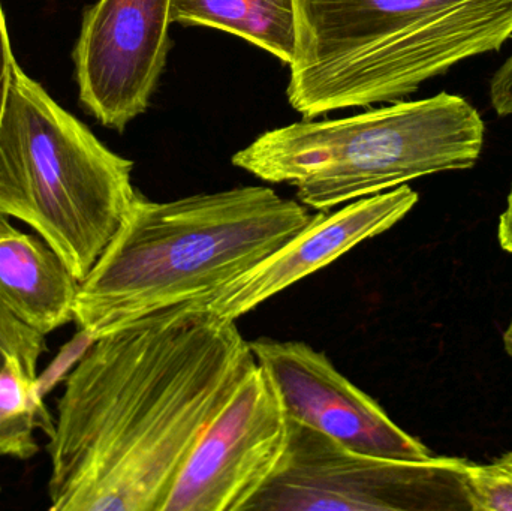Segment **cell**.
I'll use <instances>...</instances> for the list:
<instances>
[{
	"label": "cell",
	"instance_id": "8",
	"mask_svg": "<svg viewBox=\"0 0 512 511\" xmlns=\"http://www.w3.org/2000/svg\"><path fill=\"white\" fill-rule=\"evenodd\" d=\"M173 0H98L84 11L75 44L80 102L123 132L146 113L167 65Z\"/></svg>",
	"mask_w": 512,
	"mask_h": 511
},
{
	"label": "cell",
	"instance_id": "16",
	"mask_svg": "<svg viewBox=\"0 0 512 511\" xmlns=\"http://www.w3.org/2000/svg\"><path fill=\"white\" fill-rule=\"evenodd\" d=\"M17 65L14 53H12L5 12H3L2 3H0V122H2L9 89H11L12 74H14Z\"/></svg>",
	"mask_w": 512,
	"mask_h": 511
},
{
	"label": "cell",
	"instance_id": "1",
	"mask_svg": "<svg viewBox=\"0 0 512 511\" xmlns=\"http://www.w3.org/2000/svg\"><path fill=\"white\" fill-rule=\"evenodd\" d=\"M236 321L185 303L93 341L47 446L53 511H164L194 447L254 368Z\"/></svg>",
	"mask_w": 512,
	"mask_h": 511
},
{
	"label": "cell",
	"instance_id": "19",
	"mask_svg": "<svg viewBox=\"0 0 512 511\" xmlns=\"http://www.w3.org/2000/svg\"><path fill=\"white\" fill-rule=\"evenodd\" d=\"M505 350H507L508 356L512 359V317L510 326H508L507 332L504 335Z\"/></svg>",
	"mask_w": 512,
	"mask_h": 511
},
{
	"label": "cell",
	"instance_id": "6",
	"mask_svg": "<svg viewBox=\"0 0 512 511\" xmlns=\"http://www.w3.org/2000/svg\"><path fill=\"white\" fill-rule=\"evenodd\" d=\"M466 467L363 455L289 419L282 462L245 511H472Z\"/></svg>",
	"mask_w": 512,
	"mask_h": 511
},
{
	"label": "cell",
	"instance_id": "7",
	"mask_svg": "<svg viewBox=\"0 0 512 511\" xmlns=\"http://www.w3.org/2000/svg\"><path fill=\"white\" fill-rule=\"evenodd\" d=\"M288 443V413L256 362L192 450L164 511H245L276 473Z\"/></svg>",
	"mask_w": 512,
	"mask_h": 511
},
{
	"label": "cell",
	"instance_id": "13",
	"mask_svg": "<svg viewBox=\"0 0 512 511\" xmlns=\"http://www.w3.org/2000/svg\"><path fill=\"white\" fill-rule=\"evenodd\" d=\"M53 417L48 413L38 377L27 371L18 357L6 359L0 369V456L27 461L39 452L35 431L53 437Z\"/></svg>",
	"mask_w": 512,
	"mask_h": 511
},
{
	"label": "cell",
	"instance_id": "17",
	"mask_svg": "<svg viewBox=\"0 0 512 511\" xmlns=\"http://www.w3.org/2000/svg\"><path fill=\"white\" fill-rule=\"evenodd\" d=\"M490 102L501 117L512 114V53L490 81Z\"/></svg>",
	"mask_w": 512,
	"mask_h": 511
},
{
	"label": "cell",
	"instance_id": "9",
	"mask_svg": "<svg viewBox=\"0 0 512 511\" xmlns=\"http://www.w3.org/2000/svg\"><path fill=\"white\" fill-rule=\"evenodd\" d=\"M251 348L274 381L289 419L363 455L402 461L433 458L321 351L303 342L267 338L251 342Z\"/></svg>",
	"mask_w": 512,
	"mask_h": 511
},
{
	"label": "cell",
	"instance_id": "4",
	"mask_svg": "<svg viewBox=\"0 0 512 511\" xmlns=\"http://www.w3.org/2000/svg\"><path fill=\"white\" fill-rule=\"evenodd\" d=\"M484 131L465 98L442 92L345 119L271 129L239 150L233 165L264 182L294 186L301 204L330 212L420 177L474 167Z\"/></svg>",
	"mask_w": 512,
	"mask_h": 511
},
{
	"label": "cell",
	"instance_id": "5",
	"mask_svg": "<svg viewBox=\"0 0 512 511\" xmlns=\"http://www.w3.org/2000/svg\"><path fill=\"white\" fill-rule=\"evenodd\" d=\"M132 170L15 66L0 122V218L29 225L83 282L137 197Z\"/></svg>",
	"mask_w": 512,
	"mask_h": 511
},
{
	"label": "cell",
	"instance_id": "14",
	"mask_svg": "<svg viewBox=\"0 0 512 511\" xmlns=\"http://www.w3.org/2000/svg\"><path fill=\"white\" fill-rule=\"evenodd\" d=\"M466 488L472 511H512V452L492 464L468 462Z\"/></svg>",
	"mask_w": 512,
	"mask_h": 511
},
{
	"label": "cell",
	"instance_id": "18",
	"mask_svg": "<svg viewBox=\"0 0 512 511\" xmlns=\"http://www.w3.org/2000/svg\"><path fill=\"white\" fill-rule=\"evenodd\" d=\"M498 239L501 248L512 254V186L508 195L507 209L499 218Z\"/></svg>",
	"mask_w": 512,
	"mask_h": 511
},
{
	"label": "cell",
	"instance_id": "11",
	"mask_svg": "<svg viewBox=\"0 0 512 511\" xmlns=\"http://www.w3.org/2000/svg\"><path fill=\"white\" fill-rule=\"evenodd\" d=\"M80 281L38 234L0 218V297L12 314L39 335L74 321Z\"/></svg>",
	"mask_w": 512,
	"mask_h": 511
},
{
	"label": "cell",
	"instance_id": "2",
	"mask_svg": "<svg viewBox=\"0 0 512 511\" xmlns=\"http://www.w3.org/2000/svg\"><path fill=\"white\" fill-rule=\"evenodd\" d=\"M304 204L267 186L173 201L138 192L87 278L74 321L90 342L156 312L203 300L312 222Z\"/></svg>",
	"mask_w": 512,
	"mask_h": 511
},
{
	"label": "cell",
	"instance_id": "15",
	"mask_svg": "<svg viewBox=\"0 0 512 511\" xmlns=\"http://www.w3.org/2000/svg\"><path fill=\"white\" fill-rule=\"evenodd\" d=\"M45 351V336L18 320L0 297V369L8 357L15 356L33 377H38L39 359Z\"/></svg>",
	"mask_w": 512,
	"mask_h": 511
},
{
	"label": "cell",
	"instance_id": "10",
	"mask_svg": "<svg viewBox=\"0 0 512 511\" xmlns=\"http://www.w3.org/2000/svg\"><path fill=\"white\" fill-rule=\"evenodd\" d=\"M417 203V192L402 185L351 201L334 213L318 212L282 248L198 302L216 317L239 320L301 279L330 266L360 243L390 230Z\"/></svg>",
	"mask_w": 512,
	"mask_h": 511
},
{
	"label": "cell",
	"instance_id": "12",
	"mask_svg": "<svg viewBox=\"0 0 512 511\" xmlns=\"http://www.w3.org/2000/svg\"><path fill=\"white\" fill-rule=\"evenodd\" d=\"M171 21L231 33L288 66L295 56L294 0H173Z\"/></svg>",
	"mask_w": 512,
	"mask_h": 511
},
{
	"label": "cell",
	"instance_id": "3",
	"mask_svg": "<svg viewBox=\"0 0 512 511\" xmlns=\"http://www.w3.org/2000/svg\"><path fill=\"white\" fill-rule=\"evenodd\" d=\"M286 87L306 119L402 101L512 38V0H294Z\"/></svg>",
	"mask_w": 512,
	"mask_h": 511
}]
</instances>
